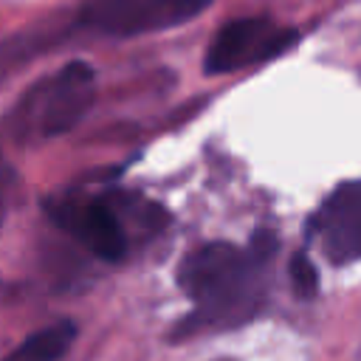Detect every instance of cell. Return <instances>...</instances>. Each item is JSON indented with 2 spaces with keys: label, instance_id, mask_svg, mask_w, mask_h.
I'll use <instances>...</instances> for the list:
<instances>
[{
  "label": "cell",
  "instance_id": "obj_1",
  "mask_svg": "<svg viewBox=\"0 0 361 361\" xmlns=\"http://www.w3.org/2000/svg\"><path fill=\"white\" fill-rule=\"evenodd\" d=\"M262 254L231 243H206L178 268V285L197 305V322L240 319L251 307L254 268Z\"/></svg>",
  "mask_w": 361,
  "mask_h": 361
},
{
  "label": "cell",
  "instance_id": "obj_9",
  "mask_svg": "<svg viewBox=\"0 0 361 361\" xmlns=\"http://www.w3.org/2000/svg\"><path fill=\"white\" fill-rule=\"evenodd\" d=\"M37 48H34V37L31 34H17V37H11V39H3L0 42V79L11 71V68H17L20 62H25L31 54H34Z\"/></svg>",
  "mask_w": 361,
  "mask_h": 361
},
{
  "label": "cell",
  "instance_id": "obj_2",
  "mask_svg": "<svg viewBox=\"0 0 361 361\" xmlns=\"http://www.w3.org/2000/svg\"><path fill=\"white\" fill-rule=\"evenodd\" d=\"M212 0H85L79 23L102 34L133 37L189 23Z\"/></svg>",
  "mask_w": 361,
  "mask_h": 361
},
{
  "label": "cell",
  "instance_id": "obj_6",
  "mask_svg": "<svg viewBox=\"0 0 361 361\" xmlns=\"http://www.w3.org/2000/svg\"><path fill=\"white\" fill-rule=\"evenodd\" d=\"M322 251L333 262L361 259V180L341 183L313 217Z\"/></svg>",
  "mask_w": 361,
  "mask_h": 361
},
{
  "label": "cell",
  "instance_id": "obj_10",
  "mask_svg": "<svg viewBox=\"0 0 361 361\" xmlns=\"http://www.w3.org/2000/svg\"><path fill=\"white\" fill-rule=\"evenodd\" d=\"M6 195H8V186H6V169L0 166V220H3V209H6Z\"/></svg>",
  "mask_w": 361,
  "mask_h": 361
},
{
  "label": "cell",
  "instance_id": "obj_8",
  "mask_svg": "<svg viewBox=\"0 0 361 361\" xmlns=\"http://www.w3.org/2000/svg\"><path fill=\"white\" fill-rule=\"evenodd\" d=\"M288 274H290V285H293V293H296V296L310 299V296L319 290V271H316L313 259H310L305 251H296V254L290 257Z\"/></svg>",
  "mask_w": 361,
  "mask_h": 361
},
{
  "label": "cell",
  "instance_id": "obj_4",
  "mask_svg": "<svg viewBox=\"0 0 361 361\" xmlns=\"http://www.w3.org/2000/svg\"><path fill=\"white\" fill-rule=\"evenodd\" d=\"M296 31L276 28L268 17H240L226 23L209 42L203 56L206 73H231L245 65L271 59L293 45Z\"/></svg>",
  "mask_w": 361,
  "mask_h": 361
},
{
  "label": "cell",
  "instance_id": "obj_5",
  "mask_svg": "<svg viewBox=\"0 0 361 361\" xmlns=\"http://www.w3.org/2000/svg\"><path fill=\"white\" fill-rule=\"evenodd\" d=\"M45 209L56 226H62L99 259L118 262L127 254V234L113 209L102 200H48Z\"/></svg>",
  "mask_w": 361,
  "mask_h": 361
},
{
  "label": "cell",
  "instance_id": "obj_7",
  "mask_svg": "<svg viewBox=\"0 0 361 361\" xmlns=\"http://www.w3.org/2000/svg\"><path fill=\"white\" fill-rule=\"evenodd\" d=\"M76 338L73 322H56L23 338L3 361H59Z\"/></svg>",
  "mask_w": 361,
  "mask_h": 361
},
{
  "label": "cell",
  "instance_id": "obj_3",
  "mask_svg": "<svg viewBox=\"0 0 361 361\" xmlns=\"http://www.w3.org/2000/svg\"><path fill=\"white\" fill-rule=\"evenodd\" d=\"M96 90V73L87 62L76 59L59 68L42 87L25 99V110L31 116V127L37 135H62L79 124V118L90 110Z\"/></svg>",
  "mask_w": 361,
  "mask_h": 361
}]
</instances>
